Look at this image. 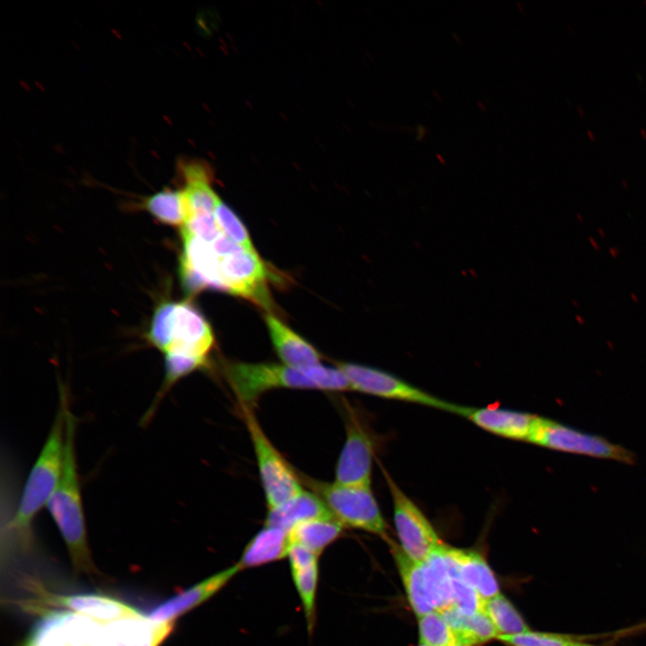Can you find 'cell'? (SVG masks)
Segmentation results:
<instances>
[{
	"mask_svg": "<svg viewBox=\"0 0 646 646\" xmlns=\"http://www.w3.org/2000/svg\"><path fill=\"white\" fill-rule=\"evenodd\" d=\"M147 338L164 354L208 360L214 345L212 327L189 301H164L155 310Z\"/></svg>",
	"mask_w": 646,
	"mask_h": 646,
	"instance_id": "obj_3",
	"label": "cell"
},
{
	"mask_svg": "<svg viewBox=\"0 0 646 646\" xmlns=\"http://www.w3.org/2000/svg\"><path fill=\"white\" fill-rule=\"evenodd\" d=\"M577 109L579 110V112H580V114H581V116H584V115H585V113H584V111H583V109H582V108H581V106H577Z\"/></svg>",
	"mask_w": 646,
	"mask_h": 646,
	"instance_id": "obj_36",
	"label": "cell"
},
{
	"mask_svg": "<svg viewBox=\"0 0 646 646\" xmlns=\"http://www.w3.org/2000/svg\"><path fill=\"white\" fill-rule=\"evenodd\" d=\"M210 246L218 258L238 253L244 249L223 233H221Z\"/></svg>",
	"mask_w": 646,
	"mask_h": 646,
	"instance_id": "obj_32",
	"label": "cell"
},
{
	"mask_svg": "<svg viewBox=\"0 0 646 646\" xmlns=\"http://www.w3.org/2000/svg\"><path fill=\"white\" fill-rule=\"evenodd\" d=\"M345 527L333 516L309 519L297 524L289 533L296 544L319 555L338 539Z\"/></svg>",
	"mask_w": 646,
	"mask_h": 646,
	"instance_id": "obj_22",
	"label": "cell"
},
{
	"mask_svg": "<svg viewBox=\"0 0 646 646\" xmlns=\"http://www.w3.org/2000/svg\"><path fill=\"white\" fill-rule=\"evenodd\" d=\"M330 516L332 514L323 501L312 491L303 489L284 503L267 510L265 526L290 533L301 522Z\"/></svg>",
	"mask_w": 646,
	"mask_h": 646,
	"instance_id": "obj_18",
	"label": "cell"
},
{
	"mask_svg": "<svg viewBox=\"0 0 646 646\" xmlns=\"http://www.w3.org/2000/svg\"><path fill=\"white\" fill-rule=\"evenodd\" d=\"M456 646H467V645L458 643V644H457Z\"/></svg>",
	"mask_w": 646,
	"mask_h": 646,
	"instance_id": "obj_38",
	"label": "cell"
},
{
	"mask_svg": "<svg viewBox=\"0 0 646 646\" xmlns=\"http://www.w3.org/2000/svg\"><path fill=\"white\" fill-rule=\"evenodd\" d=\"M181 229L208 244L222 233L214 214H192L187 218Z\"/></svg>",
	"mask_w": 646,
	"mask_h": 646,
	"instance_id": "obj_31",
	"label": "cell"
},
{
	"mask_svg": "<svg viewBox=\"0 0 646 646\" xmlns=\"http://www.w3.org/2000/svg\"><path fill=\"white\" fill-rule=\"evenodd\" d=\"M644 4H646V0H644Z\"/></svg>",
	"mask_w": 646,
	"mask_h": 646,
	"instance_id": "obj_40",
	"label": "cell"
},
{
	"mask_svg": "<svg viewBox=\"0 0 646 646\" xmlns=\"http://www.w3.org/2000/svg\"><path fill=\"white\" fill-rule=\"evenodd\" d=\"M22 646H72L64 636L57 614H49L34 628Z\"/></svg>",
	"mask_w": 646,
	"mask_h": 646,
	"instance_id": "obj_29",
	"label": "cell"
},
{
	"mask_svg": "<svg viewBox=\"0 0 646 646\" xmlns=\"http://www.w3.org/2000/svg\"><path fill=\"white\" fill-rule=\"evenodd\" d=\"M70 395L59 393L58 407L45 442L18 494V477L8 458L2 470V542L8 554H28L35 548L34 526L47 508L58 483L65 448Z\"/></svg>",
	"mask_w": 646,
	"mask_h": 646,
	"instance_id": "obj_1",
	"label": "cell"
},
{
	"mask_svg": "<svg viewBox=\"0 0 646 646\" xmlns=\"http://www.w3.org/2000/svg\"><path fill=\"white\" fill-rule=\"evenodd\" d=\"M173 625L140 614L104 624V629L110 646H160Z\"/></svg>",
	"mask_w": 646,
	"mask_h": 646,
	"instance_id": "obj_15",
	"label": "cell"
},
{
	"mask_svg": "<svg viewBox=\"0 0 646 646\" xmlns=\"http://www.w3.org/2000/svg\"><path fill=\"white\" fill-rule=\"evenodd\" d=\"M265 320L274 348L282 363L303 369L320 362L322 355L275 316L266 314Z\"/></svg>",
	"mask_w": 646,
	"mask_h": 646,
	"instance_id": "obj_17",
	"label": "cell"
},
{
	"mask_svg": "<svg viewBox=\"0 0 646 646\" xmlns=\"http://www.w3.org/2000/svg\"><path fill=\"white\" fill-rule=\"evenodd\" d=\"M411 608L418 616L435 611L430 602L421 563L408 558L388 540Z\"/></svg>",
	"mask_w": 646,
	"mask_h": 646,
	"instance_id": "obj_24",
	"label": "cell"
},
{
	"mask_svg": "<svg viewBox=\"0 0 646 646\" xmlns=\"http://www.w3.org/2000/svg\"><path fill=\"white\" fill-rule=\"evenodd\" d=\"M448 552L460 577L483 600L500 594L494 573L480 553L449 546Z\"/></svg>",
	"mask_w": 646,
	"mask_h": 646,
	"instance_id": "obj_20",
	"label": "cell"
},
{
	"mask_svg": "<svg viewBox=\"0 0 646 646\" xmlns=\"http://www.w3.org/2000/svg\"><path fill=\"white\" fill-rule=\"evenodd\" d=\"M223 372L240 406L250 408L270 390L317 389L304 369H294L283 363L227 362Z\"/></svg>",
	"mask_w": 646,
	"mask_h": 646,
	"instance_id": "obj_6",
	"label": "cell"
},
{
	"mask_svg": "<svg viewBox=\"0 0 646 646\" xmlns=\"http://www.w3.org/2000/svg\"><path fill=\"white\" fill-rule=\"evenodd\" d=\"M219 260L223 292L246 298L264 308L271 307L268 271L257 252L242 249Z\"/></svg>",
	"mask_w": 646,
	"mask_h": 646,
	"instance_id": "obj_11",
	"label": "cell"
},
{
	"mask_svg": "<svg viewBox=\"0 0 646 646\" xmlns=\"http://www.w3.org/2000/svg\"><path fill=\"white\" fill-rule=\"evenodd\" d=\"M351 390L399 401L419 404L462 415L465 407L436 397L382 370L354 363L336 362Z\"/></svg>",
	"mask_w": 646,
	"mask_h": 646,
	"instance_id": "obj_7",
	"label": "cell"
},
{
	"mask_svg": "<svg viewBox=\"0 0 646 646\" xmlns=\"http://www.w3.org/2000/svg\"><path fill=\"white\" fill-rule=\"evenodd\" d=\"M215 222L223 234L249 252H257L250 236L237 214L220 201L214 211Z\"/></svg>",
	"mask_w": 646,
	"mask_h": 646,
	"instance_id": "obj_28",
	"label": "cell"
},
{
	"mask_svg": "<svg viewBox=\"0 0 646 646\" xmlns=\"http://www.w3.org/2000/svg\"><path fill=\"white\" fill-rule=\"evenodd\" d=\"M345 440L340 451L334 482L346 485H371L374 442L356 413L344 404Z\"/></svg>",
	"mask_w": 646,
	"mask_h": 646,
	"instance_id": "obj_10",
	"label": "cell"
},
{
	"mask_svg": "<svg viewBox=\"0 0 646 646\" xmlns=\"http://www.w3.org/2000/svg\"><path fill=\"white\" fill-rule=\"evenodd\" d=\"M291 546L288 532L264 525L246 545L236 564L240 571L263 566L287 557Z\"/></svg>",
	"mask_w": 646,
	"mask_h": 646,
	"instance_id": "obj_19",
	"label": "cell"
},
{
	"mask_svg": "<svg viewBox=\"0 0 646 646\" xmlns=\"http://www.w3.org/2000/svg\"><path fill=\"white\" fill-rule=\"evenodd\" d=\"M240 411L254 449L267 510L275 508L299 494L303 484L298 471L263 431L253 408L240 406Z\"/></svg>",
	"mask_w": 646,
	"mask_h": 646,
	"instance_id": "obj_5",
	"label": "cell"
},
{
	"mask_svg": "<svg viewBox=\"0 0 646 646\" xmlns=\"http://www.w3.org/2000/svg\"><path fill=\"white\" fill-rule=\"evenodd\" d=\"M461 416L495 435L527 441L537 417L525 412L491 406H466Z\"/></svg>",
	"mask_w": 646,
	"mask_h": 646,
	"instance_id": "obj_14",
	"label": "cell"
},
{
	"mask_svg": "<svg viewBox=\"0 0 646 646\" xmlns=\"http://www.w3.org/2000/svg\"><path fill=\"white\" fill-rule=\"evenodd\" d=\"M482 611L493 624L499 635H514L529 631L522 616L503 595L483 600Z\"/></svg>",
	"mask_w": 646,
	"mask_h": 646,
	"instance_id": "obj_26",
	"label": "cell"
},
{
	"mask_svg": "<svg viewBox=\"0 0 646 646\" xmlns=\"http://www.w3.org/2000/svg\"><path fill=\"white\" fill-rule=\"evenodd\" d=\"M586 132H587V135H589V137L590 140H595V138H596V137H595V135L591 132V130L587 129Z\"/></svg>",
	"mask_w": 646,
	"mask_h": 646,
	"instance_id": "obj_34",
	"label": "cell"
},
{
	"mask_svg": "<svg viewBox=\"0 0 646 646\" xmlns=\"http://www.w3.org/2000/svg\"><path fill=\"white\" fill-rule=\"evenodd\" d=\"M287 558L292 581L302 606L308 632L311 633L316 624L319 555L301 546L292 544Z\"/></svg>",
	"mask_w": 646,
	"mask_h": 646,
	"instance_id": "obj_13",
	"label": "cell"
},
{
	"mask_svg": "<svg viewBox=\"0 0 646 646\" xmlns=\"http://www.w3.org/2000/svg\"><path fill=\"white\" fill-rule=\"evenodd\" d=\"M46 604L57 606L102 624L140 615L133 607L117 598L96 594L47 597Z\"/></svg>",
	"mask_w": 646,
	"mask_h": 646,
	"instance_id": "obj_16",
	"label": "cell"
},
{
	"mask_svg": "<svg viewBox=\"0 0 646 646\" xmlns=\"http://www.w3.org/2000/svg\"><path fill=\"white\" fill-rule=\"evenodd\" d=\"M640 133L642 134L643 138H646V129L640 128Z\"/></svg>",
	"mask_w": 646,
	"mask_h": 646,
	"instance_id": "obj_35",
	"label": "cell"
},
{
	"mask_svg": "<svg viewBox=\"0 0 646 646\" xmlns=\"http://www.w3.org/2000/svg\"><path fill=\"white\" fill-rule=\"evenodd\" d=\"M299 473L303 486L315 493L332 516L345 527L362 529L389 540L387 525L371 485H346Z\"/></svg>",
	"mask_w": 646,
	"mask_h": 646,
	"instance_id": "obj_4",
	"label": "cell"
},
{
	"mask_svg": "<svg viewBox=\"0 0 646 646\" xmlns=\"http://www.w3.org/2000/svg\"><path fill=\"white\" fill-rule=\"evenodd\" d=\"M183 253L179 266L188 268L198 275L208 288L223 292L219 275V258L210 244L180 229Z\"/></svg>",
	"mask_w": 646,
	"mask_h": 646,
	"instance_id": "obj_21",
	"label": "cell"
},
{
	"mask_svg": "<svg viewBox=\"0 0 646 646\" xmlns=\"http://www.w3.org/2000/svg\"><path fill=\"white\" fill-rule=\"evenodd\" d=\"M441 613L457 634L458 643L476 646L498 637L493 624L482 610L467 615L450 607Z\"/></svg>",
	"mask_w": 646,
	"mask_h": 646,
	"instance_id": "obj_23",
	"label": "cell"
},
{
	"mask_svg": "<svg viewBox=\"0 0 646 646\" xmlns=\"http://www.w3.org/2000/svg\"><path fill=\"white\" fill-rule=\"evenodd\" d=\"M240 572L237 564L222 570L158 605L148 617L160 623H174L214 596Z\"/></svg>",
	"mask_w": 646,
	"mask_h": 646,
	"instance_id": "obj_12",
	"label": "cell"
},
{
	"mask_svg": "<svg viewBox=\"0 0 646 646\" xmlns=\"http://www.w3.org/2000/svg\"><path fill=\"white\" fill-rule=\"evenodd\" d=\"M497 639L510 646H568L572 642L560 634L530 631L514 635H499Z\"/></svg>",
	"mask_w": 646,
	"mask_h": 646,
	"instance_id": "obj_30",
	"label": "cell"
},
{
	"mask_svg": "<svg viewBox=\"0 0 646 646\" xmlns=\"http://www.w3.org/2000/svg\"><path fill=\"white\" fill-rule=\"evenodd\" d=\"M77 419L66 411L65 437L62 470L58 483L48 502L47 510L54 520L78 572H95L88 543L85 513L78 470L75 434Z\"/></svg>",
	"mask_w": 646,
	"mask_h": 646,
	"instance_id": "obj_2",
	"label": "cell"
},
{
	"mask_svg": "<svg viewBox=\"0 0 646 646\" xmlns=\"http://www.w3.org/2000/svg\"><path fill=\"white\" fill-rule=\"evenodd\" d=\"M419 646H427V645H424V644H420Z\"/></svg>",
	"mask_w": 646,
	"mask_h": 646,
	"instance_id": "obj_39",
	"label": "cell"
},
{
	"mask_svg": "<svg viewBox=\"0 0 646 646\" xmlns=\"http://www.w3.org/2000/svg\"><path fill=\"white\" fill-rule=\"evenodd\" d=\"M383 473L392 498L399 547L412 561L422 563L441 546L439 537L419 507L384 469Z\"/></svg>",
	"mask_w": 646,
	"mask_h": 646,
	"instance_id": "obj_8",
	"label": "cell"
},
{
	"mask_svg": "<svg viewBox=\"0 0 646 646\" xmlns=\"http://www.w3.org/2000/svg\"><path fill=\"white\" fill-rule=\"evenodd\" d=\"M622 182H623V184L625 186V188H627V183H626V181H625L624 179H622Z\"/></svg>",
	"mask_w": 646,
	"mask_h": 646,
	"instance_id": "obj_37",
	"label": "cell"
},
{
	"mask_svg": "<svg viewBox=\"0 0 646 646\" xmlns=\"http://www.w3.org/2000/svg\"><path fill=\"white\" fill-rule=\"evenodd\" d=\"M420 643L427 646H456L457 634L439 611L418 616Z\"/></svg>",
	"mask_w": 646,
	"mask_h": 646,
	"instance_id": "obj_27",
	"label": "cell"
},
{
	"mask_svg": "<svg viewBox=\"0 0 646 646\" xmlns=\"http://www.w3.org/2000/svg\"><path fill=\"white\" fill-rule=\"evenodd\" d=\"M568 646H590V645H587V644H583V643H580V642H576L572 641Z\"/></svg>",
	"mask_w": 646,
	"mask_h": 646,
	"instance_id": "obj_33",
	"label": "cell"
},
{
	"mask_svg": "<svg viewBox=\"0 0 646 646\" xmlns=\"http://www.w3.org/2000/svg\"><path fill=\"white\" fill-rule=\"evenodd\" d=\"M528 441L563 452L626 463L633 460V453L620 445L540 416L537 417Z\"/></svg>",
	"mask_w": 646,
	"mask_h": 646,
	"instance_id": "obj_9",
	"label": "cell"
},
{
	"mask_svg": "<svg viewBox=\"0 0 646 646\" xmlns=\"http://www.w3.org/2000/svg\"><path fill=\"white\" fill-rule=\"evenodd\" d=\"M142 207L159 223L180 226L187 219V206L182 189L163 188L149 196L142 203Z\"/></svg>",
	"mask_w": 646,
	"mask_h": 646,
	"instance_id": "obj_25",
	"label": "cell"
}]
</instances>
